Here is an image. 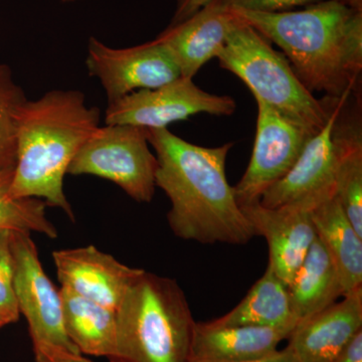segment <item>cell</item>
<instances>
[{
  "label": "cell",
  "mask_w": 362,
  "mask_h": 362,
  "mask_svg": "<svg viewBox=\"0 0 362 362\" xmlns=\"http://www.w3.org/2000/svg\"><path fill=\"white\" fill-rule=\"evenodd\" d=\"M156 150V187L170 201L169 228L176 237L204 245H246L256 237L226 175L233 143L204 147L165 129L147 130Z\"/></svg>",
  "instance_id": "6da1fadb"
},
{
  "label": "cell",
  "mask_w": 362,
  "mask_h": 362,
  "mask_svg": "<svg viewBox=\"0 0 362 362\" xmlns=\"http://www.w3.org/2000/svg\"><path fill=\"white\" fill-rule=\"evenodd\" d=\"M233 11L282 49L307 90L331 98L356 94L362 71V11L342 0H324L298 11L238 7Z\"/></svg>",
  "instance_id": "7a4b0ae2"
},
{
  "label": "cell",
  "mask_w": 362,
  "mask_h": 362,
  "mask_svg": "<svg viewBox=\"0 0 362 362\" xmlns=\"http://www.w3.org/2000/svg\"><path fill=\"white\" fill-rule=\"evenodd\" d=\"M101 111L77 90H52L26 100L16 126V162L9 194L35 197L75 221L64 178L78 150L100 127Z\"/></svg>",
  "instance_id": "3957f363"
},
{
  "label": "cell",
  "mask_w": 362,
  "mask_h": 362,
  "mask_svg": "<svg viewBox=\"0 0 362 362\" xmlns=\"http://www.w3.org/2000/svg\"><path fill=\"white\" fill-rule=\"evenodd\" d=\"M116 322L112 361L190 362L197 322L173 279L143 271L117 308Z\"/></svg>",
  "instance_id": "277c9868"
},
{
  "label": "cell",
  "mask_w": 362,
  "mask_h": 362,
  "mask_svg": "<svg viewBox=\"0 0 362 362\" xmlns=\"http://www.w3.org/2000/svg\"><path fill=\"white\" fill-rule=\"evenodd\" d=\"M216 58L221 68L247 86L256 101L292 119L312 134L325 126L334 98L314 97L295 75L284 54L276 51L266 37L239 16Z\"/></svg>",
  "instance_id": "5b68a950"
},
{
  "label": "cell",
  "mask_w": 362,
  "mask_h": 362,
  "mask_svg": "<svg viewBox=\"0 0 362 362\" xmlns=\"http://www.w3.org/2000/svg\"><path fill=\"white\" fill-rule=\"evenodd\" d=\"M157 159L149 149L147 129L130 125L100 126L78 150L68 175L110 180L137 202L156 194Z\"/></svg>",
  "instance_id": "8992f818"
},
{
  "label": "cell",
  "mask_w": 362,
  "mask_h": 362,
  "mask_svg": "<svg viewBox=\"0 0 362 362\" xmlns=\"http://www.w3.org/2000/svg\"><path fill=\"white\" fill-rule=\"evenodd\" d=\"M237 103L230 96L209 94L192 78L180 77L156 89L140 90L108 104L106 125H130L144 129H165L169 124L197 114L230 116Z\"/></svg>",
  "instance_id": "52a82bcc"
},
{
  "label": "cell",
  "mask_w": 362,
  "mask_h": 362,
  "mask_svg": "<svg viewBox=\"0 0 362 362\" xmlns=\"http://www.w3.org/2000/svg\"><path fill=\"white\" fill-rule=\"evenodd\" d=\"M14 264V293L21 314L30 328L33 343L78 351L64 326L61 290L52 284L40 261L30 233L11 232Z\"/></svg>",
  "instance_id": "ba28073f"
},
{
  "label": "cell",
  "mask_w": 362,
  "mask_h": 362,
  "mask_svg": "<svg viewBox=\"0 0 362 362\" xmlns=\"http://www.w3.org/2000/svg\"><path fill=\"white\" fill-rule=\"evenodd\" d=\"M351 95L333 99L325 126L307 140L291 169L264 192L259 201L262 206L310 211L334 197L337 150L333 125L345 100Z\"/></svg>",
  "instance_id": "9c48e42d"
},
{
  "label": "cell",
  "mask_w": 362,
  "mask_h": 362,
  "mask_svg": "<svg viewBox=\"0 0 362 362\" xmlns=\"http://www.w3.org/2000/svg\"><path fill=\"white\" fill-rule=\"evenodd\" d=\"M86 64L90 75L99 78L108 104L136 90L156 89L181 77L170 51L157 39L114 49L90 37Z\"/></svg>",
  "instance_id": "30bf717a"
},
{
  "label": "cell",
  "mask_w": 362,
  "mask_h": 362,
  "mask_svg": "<svg viewBox=\"0 0 362 362\" xmlns=\"http://www.w3.org/2000/svg\"><path fill=\"white\" fill-rule=\"evenodd\" d=\"M257 104L258 119L251 160L233 187L240 206L259 202L264 192L291 169L305 143L314 135L263 102Z\"/></svg>",
  "instance_id": "8fae6325"
},
{
  "label": "cell",
  "mask_w": 362,
  "mask_h": 362,
  "mask_svg": "<svg viewBox=\"0 0 362 362\" xmlns=\"http://www.w3.org/2000/svg\"><path fill=\"white\" fill-rule=\"evenodd\" d=\"M52 259L62 287L115 311L144 271L124 265L94 246L59 250Z\"/></svg>",
  "instance_id": "7c38bea8"
},
{
  "label": "cell",
  "mask_w": 362,
  "mask_h": 362,
  "mask_svg": "<svg viewBox=\"0 0 362 362\" xmlns=\"http://www.w3.org/2000/svg\"><path fill=\"white\" fill-rule=\"evenodd\" d=\"M235 20L233 0H211L187 20L168 26L157 40L170 51L181 77L192 78L220 54Z\"/></svg>",
  "instance_id": "4fadbf2b"
},
{
  "label": "cell",
  "mask_w": 362,
  "mask_h": 362,
  "mask_svg": "<svg viewBox=\"0 0 362 362\" xmlns=\"http://www.w3.org/2000/svg\"><path fill=\"white\" fill-rule=\"evenodd\" d=\"M256 235L265 238L269 268L289 285L317 237L310 213L293 209H268L259 202L240 206Z\"/></svg>",
  "instance_id": "5bb4252c"
},
{
  "label": "cell",
  "mask_w": 362,
  "mask_h": 362,
  "mask_svg": "<svg viewBox=\"0 0 362 362\" xmlns=\"http://www.w3.org/2000/svg\"><path fill=\"white\" fill-rule=\"evenodd\" d=\"M362 330V287L298 323L288 346L298 362H331Z\"/></svg>",
  "instance_id": "9a60e30c"
},
{
  "label": "cell",
  "mask_w": 362,
  "mask_h": 362,
  "mask_svg": "<svg viewBox=\"0 0 362 362\" xmlns=\"http://www.w3.org/2000/svg\"><path fill=\"white\" fill-rule=\"evenodd\" d=\"M291 331L262 326H221L197 322L194 326L190 362L252 361L271 356L279 344L289 339Z\"/></svg>",
  "instance_id": "2e32d148"
},
{
  "label": "cell",
  "mask_w": 362,
  "mask_h": 362,
  "mask_svg": "<svg viewBox=\"0 0 362 362\" xmlns=\"http://www.w3.org/2000/svg\"><path fill=\"white\" fill-rule=\"evenodd\" d=\"M352 96L345 100L333 125L337 150L334 197L362 237V126L358 104L350 109Z\"/></svg>",
  "instance_id": "e0dca14e"
},
{
  "label": "cell",
  "mask_w": 362,
  "mask_h": 362,
  "mask_svg": "<svg viewBox=\"0 0 362 362\" xmlns=\"http://www.w3.org/2000/svg\"><path fill=\"white\" fill-rule=\"evenodd\" d=\"M288 289L293 311L299 322L334 304L344 295L337 264L318 237Z\"/></svg>",
  "instance_id": "ac0fdd59"
},
{
  "label": "cell",
  "mask_w": 362,
  "mask_h": 362,
  "mask_svg": "<svg viewBox=\"0 0 362 362\" xmlns=\"http://www.w3.org/2000/svg\"><path fill=\"white\" fill-rule=\"evenodd\" d=\"M309 213L317 237L337 264L344 295L361 288L362 237L347 218L337 197L323 202Z\"/></svg>",
  "instance_id": "d6986e66"
},
{
  "label": "cell",
  "mask_w": 362,
  "mask_h": 362,
  "mask_svg": "<svg viewBox=\"0 0 362 362\" xmlns=\"http://www.w3.org/2000/svg\"><path fill=\"white\" fill-rule=\"evenodd\" d=\"M211 322L221 326H262L293 332L299 320L292 309L288 285L268 267L232 311Z\"/></svg>",
  "instance_id": "ffe728a7"
},
{
  "label": "cell",
  "mask_w": 362,
  "mask_h": 362,
  "mask_svg": "<svg viewBox=\"0 0 362 362\" xmlns=\"http://www.w3.org/2000/svg\"><path fill=\"white\" fill-rule=\"evenodd\" d=\"M64 326L69 339L81 354L116 356V311L62 287Z\"/></svg>",
  "instance_id": "44dd1931"
},
{
  "label": "cell",
  "mask_w": 362,
  "mask_h": 362,
  "mask_svg": "<svg viewBox=\"0 0 362 362\" xmlns=\"http://www.w3.org/2000/svg\"><path fill=\"white\" fill-rule=\"evenodd\" d=\"M13 170L0 171V230L35 232L56 239L59 233L54 223L47 218V202L35 197H11L9 188Z\"/></svg>",
  "instance_id": "7402d4cb"
},
{
  "label": "cell",
  "mask_w": 362,
  "mask_h": 362,
  "mask_svg": "<svg viewBox=\"0 0 362 362\" xmlns=\"http://www.w3.org/2000/svg\"><path fill=\"white\" fill-rule=\"evenodd\" d=\"M28 100L14 82L13 71L0 64V171L16 168L18 114Z\"/></svg>",
  "instance_id": "603a6c76"
},
{
  "label": "cell",
  "mask_w": 362,
  "mask_h": 362,
  "mask_svg": "<svg viewBox=\"0 0 362 362\" xmlns=\"http://www.w3.org/2000/svg\"><path fill=\"white\" fill-rule=\"evenodd\" d=\"M0 314L9 323L20 319L21 312L14 293V264L11 230H0Z\"/></svg>",
  "instance_id": "cb8c5ba5"
},
{
  "label": "cell",
  "mask_w": 362,
  "mask_h": 362,
  "mask_svg": "<svg viewBox=\"0 0 362 362\" xmlns=\"http://www.w3.org/2000/svg\"><path fill=\"white\" fill-rule=\"evenodd\" d=\"M318 1L320 0H233V6L247 11L279 13L288 11L293 7L309 6Z\"/></svg>",
  "instance_id": "d4e9b609"
},
{
  "label": "cell",
  "mask_w": 362,
  "mask_h": 362,
  "mask_svg": "<svg viewBox=\"0 0 362 362\" xmlns=\"http://www.w3.org/2000/svg\"><path fill=\"white\" fill-rule=\"evenodd\" d=\"M33 345L37 362H92L82 356V354L69 351L54 345L45 344V343H33ZM110 362L121 361H111Z\"/></svg>",
  "instance_id": "484cf974"
},
{
  "label": "cell",
  "mask_w": 362,
  "mask_h": 362,
  "mask_svg": "<svg viewBox=\"0 0 362 362\" xmlns=\"http://www.w3.org/2000/svg\"><path fill=\"white\" fill-rule=\"evenodd\" d=\"M211 0H176L175 16L169 26L176 25L187 20Z\"/></svg>",
  "instance_id": "4316f807"
},
{
  "label": "cell",
  "mask_w": 362,
  "mask_h": 362,
  "mask_svg": "<svg viewBox=\"0 0 362 362\" xmlns=\"http://www.w3.org/2000/svg\"><path fill=\"white\" fill-rule=\"evenodd\" d=\"M331 362H362V330L356 333Z\"/></svg>",
  "instance_id": "83f0119b"
},
{
  "label": "cell",
  "mask_w": 362,
  "mask_h": 362,
  "mask_svg": "<svg viewBox=\"0 0 362 362\" xmlns=\"http://www.w3.org/2000/svg\"><path fill=\"white\" fill-rule=\"evenodd\" d=\"M192 362H209V361H192ZM230 362H298L296 357L289 346L282 350H277L271 356L262 357V358L252 359V361H230Z\"/></svg>",
  "instance_id": "f1b7e54d"
},
{
  "label": "cell",
  "mask_w": 362,
  "mask_h": 362,
  "mask_svg": "<svg viewBox=\"0 0 362 362\" xmlns=\"http://www.w3.org/2000/svg\"><path fill=\"white\" fill-rule=\"evenodd\" d=\"M343 2L349 4V6H351L352 8L358 9V11H362V0H343Z\"/></svg>",
  "instance_id": "f546056e"
},
{
  "label": "cell",
  "mask_w": 362,
  "mask_h": 362,
  "mask_svg": "<svg viewBox=\"0 0 362 362\" xmlns=\"http://www.w3.org/2000/svg\"><path fill=\"white\" fill-rule=\"evenodd\" d=\"M7 324H11L8 322V320L0 314V328L4 327V326L7 325Z\"/></svg>",
  "instance_id": "4dcf8cb0"
},
{
  "label": "cell",
  "mask_w": 362,
  "mask_h": 362,
  "mask_svg": "<svg viewBox=\"0 0 362 362\" xmlns=\"http://www.w3.org/2000/svg\"><path fill=\"white\" fill-rule=\"evenodd\" d=\"M63 1H65V2H70V1H74V0H63Z\"/></svg>",
  "instance_id": "1f68e13d"
}]
</instances>
